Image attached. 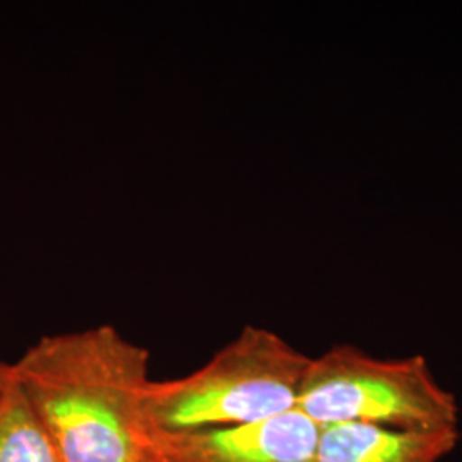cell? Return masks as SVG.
<instances>
[{"mask_svg": "<svg viewBox=\"0 0 462 462\" xmlns=\"http://www.w3.org/2000/svg\"><path fill=\"white\" fill-rule=\"evenodd\" d=\"M0 462H62L16 380L0 404Z\"/></svg>", "mask_w": 462, "mask_h": 462, "instance_id": "6", "label": "cell"}, {"mask_svg": "<svg viewBox=\"0 0 462 462\" xmlns=\"http://www.w3.org/2000/svg\"><path fill=\"white\" fill-rule=\"evenodd\" d=\"M320 427L298 410L261 421L149 433L156 462H317Z\"/></svg>", "mask_w": 462, "mask_h": 462, "instance_id": "4", "label": "cell"}, {"mask_svg": "<svg viewBox=\"0 0 462 462\" xmlns=\"http://www.w3.org/2000/svg\"><path fill=\"white\" fill-rule=\"evenodd\" d=\"M297 410L320 429L372 425L429 431L459 423L457 399L435 379L423 355L383 360L351 345L310 358Z\"/></svg>", "mask_w": 462, "mask_h": 462, "instance_id": "3", "label": "cell"}, {"mask_svg": "<svg viewBox=\"0 0 462 462\" xmlns=\"http://www.w3.org/2000/svg\"><path fill=\"white\" fill-rule=\"evenodd\" d=\"M14 380V372H13V364H4L0 362V404L4 397L7 394L9 387L13 385Z\"/></svg>", "mask_w": 462, "mask_h": 462, "instance_id": "7", "label": "cell"}, {"mask_svg": "<svg viewBox=\"0 0 462 462\" xmlns=\"http://www.w3.org/2000/svg\"><path fill=\"white\" fill-rule=\"evenodd\" d=\"M459 429L406 431L372 425L320 429L317 462H440L459 444Z\"/></svg>", "mask_w": 462, "mask_h": 462, "instance_id": "5", "label": "cell"}, {"mask_svg": "<svg viewBox=\"0 0 462 462\" xmlns=\"http://www.w3.org/2000/svg\"><path fill=\"white\" fill-rule=\"evenodd\" d=\"M13 372L62 462H156L144 418L149 351L114 326L43 336Z\"/></svg>", "mask_w": 462, "mask_h": 462, "instance_id": "1", "label": "cell"}, {"mask_svg": "<svg viewBox=\"0 0 462 462\" xmlns=\"http://www.w3.org/2000/svg\"><path fill=\"white\" fill-rule=\"evenodd\" d=\"M310 356L274 330L245 326L196 372L149 382L144 418L149 433L221 429L297 410Z\"/></svg>", "mask_w": 462, "mask_h": 462, "instance_id": "2", "label": "cell"}]
</instances>
